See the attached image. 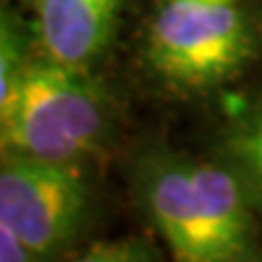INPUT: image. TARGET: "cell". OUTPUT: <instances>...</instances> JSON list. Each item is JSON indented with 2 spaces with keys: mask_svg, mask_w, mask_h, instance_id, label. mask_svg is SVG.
<instances>
[{
  "mask_svg": "<svg viewBox=\"0 0 262 262\" xmlns=\"http://www.w3.org/2000/svg\"><path fill=\"white\" fill-rule=\"evenodd\" d=\"M226 148L235 175L262 199V110L235 124L228 134Z\"/></svg>",
  "mask_w": 262,
  "mask_h": 262,
  "instance_id": "obj_6",
  "label": "cell"
},
{
  "mask_svg": "<svg viewBox=\"0 0 262 262\" xmlns=\"http://www.w3.org/2000/svg\"><path fill=\"white\" fill-rule=\"evenodd\" d=\"M0 262H41L29 250L25 241L8 226L0 224Z\"/></svg>",
  "mask_w": 262,
  "mask_h": 262,
  "instance_id": "obj_9",
  "label": "cell"
},
{
  "mask_svg": "<svg viewBox=\"0 0 262 262\" xmlns=\"http://www.w3.org/2000/svg\"><path fill=\"white\" fill-rule=\"evenodd\" d=\"M139 192L172 262H255L253 211L235 170L160 153L141 165Z\"/></svg>",
  "mask_w": 262,
  "mask_h": 262,
  "instance_id": "obj_1",
  "label": "cell"
},
{
  "mask_svg": "<svg viewBox=\"0 0 262 262\" xmlns=\"http://www.w3.org/2000/svg\"><path fill=\"white\" fill-rule=\"evenodd\" d=\"M90 189L75 163L5 153L0 168V224L41 262H54L80 233Z\"/></svg>",
  "mask_w": 262,
  "mask_h": 262,
  "instance_id": "obj_4",
  "label": "cell"
},
{
  "mask_svg": "<svg viewBox=\"0 0 262 262\" xmlns=\"http://www.w3.org/2000/svg\"><path fill=\"white\" fill-rule=\"evenodd\" d=\"M126 0H27L41 54L73 68H90L110 47Z\"/></svg>",
  "mask_w": 262,
  "mask_h": 262,
  "instance_id": "obj_5",
  "label": "cell"
},
{
  "mask_svg": "<svg viewBox=\"0 0 262 262\" xmlns=\"http://www.w3.org/2000/svg\"><path fill=\"white\" fill-rule=\"evenodd\" d=\"M204 3H235V0H204Z\"/></svg>",
  "mask_w": 262,
  "mask_h": 262,
  "instance_id": "obj_10",
  "label": "cell"
},
{
  "mask_svg": "<svg viewBox=\"0 0 262 262\" xmlns=\"http://www.w3.org/2000/svg\"><path fill=\"white\" fill-rule=\"evenodd\" d=\"M78 262H156V253L150 243L141 238H124V241L97 243Z\"/></svg>",
  "mask_w": 262,
  "mask_h": 262,
  "instance_id": "obj_8",
  "label": "cell"
},
{
  "mask_svg": "<svg viewBox=\"0 0 262 262\" xmlns=\"http://www.w3.org/2000/svg\"><path fill=\"white\" fill-rule=\"evenodd\" d=\"M253 54V22L235 3L163 0L148 27V66L182 93L226 83Z\"/></svg>",
  "mask_w": 262,
  "mask_h": 262,
  "instance_id": "obj_3",
  "label": "cell"
},
{
  "mask_svg": "<svg viewBox=\"0 0 262 262\" xmlns=\"http://www.w3.org/2000/svg\"><path fill=\"white\" fill-rule=\"evenodd\" d=\"M107 100L85 68L51 58L27 61L17 85L0 102L5 153L51 163H75L100 146Z\"/></svg>",
  "mask_w": 262,
  "mask_h": 262,
  "instance_id": "obj_2",
  "label": "cell"
},
{
  "mask_svg": "<svg viewBox=\"0 0 262 262\" xmlns=\"http://www.w3.org/2000/svg\"><path fill=\"white\" fill-rule=\"evenodd\" d=\"M25 32L19 27L15 12L3 10L0 17V102H5L17 85L19 75L27 66L25 58Z\"/></svg>",
  "mask_w": 262,
  "mask_h": 262,
  "instance_id": "obj_7",
  "label": "cell"
}]
</instances>
